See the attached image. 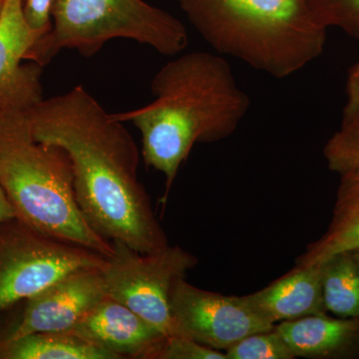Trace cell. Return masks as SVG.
<instances>
[{
	"label": "cell",
	"instance_id": "obj_1",
	"mask_svg": "<svg viewBox=\"0 0 359 359\" xmlns=\"http://www.w3.org/2000/svg\"><path fill=\"white\" fill-rule=\"evenodd\" d=\"M25 117L35 141L69 155L78 204L97 233L142 254L169 245L138 179L133 137L86 89L42 98Z\"/></svg>",
	"mask_w": 359,
	"mask_h": 359
},
{
	"label": "cell",
	"instance_id": "obj_2",
	"mask_svg": "<svg viewBox=\"0 0 359 359\" xmlns=\"http://www.w3.org/2000/svg\"><path fill=\"white\" fill-rule=\"evenodd\" d=\"M151 92L153 102L111 116L139 130L144 162L164 174L167 195L194 145L230 137L249 112L250 99L228 61L205 51L170 60L156 73Z\"/></svg>",
	"mask_w": 359,
	"mask_h": 359
},
{
	"label": "cell",
	"instance_id": "obj_3",
	"mask_svg": "<svg viewBox=\"0 0 359 359\" xmlns=\"http://www.w3.org/2000/svg\"><path fill=\"white\" fill-rule=\"evenodd\" d=\"M25 110L0 106V183L15 218L108 259L114 245L92 228L78 204L69 155L33 139Z\"/></svg>",
	"mask_w": 359,
	"mask_h": 359
},
{
	"label": "cell",
	"instance_id": "obj_4",
	"mask_svg": "<svg viewBox=\"0 0 359 359\" xmlns=\"http://www.w3.org/2000/svg\"><path fill=\"white\" fill-rule=\"evenodd\" d=\"M208 44L255 70L283 79L325 50L327 28L304 0H178Z\"/></svg>",
	"mask_w": 359,
	"mask_h": 359
},
{
	"label": "cell",
	"instance_id": "obj_5",
	"mask_svg": "<svg viewBox=\"0 0 359 359\" xmlns=\"http://www.w3.org/2000/svg\"><path fill=\"white\" fill-rule=\"evenodd\" d=\"M52 18L51 29L25 57L42 67L63 49L90 58L115 39L135 40L167 56L189 44L181 21L144 0H54Z\"/></svg>",
	"mask_w": 359,
	"mask_h": 359
},
{
	"label": "cell",
	"instance_id": "obj_6",
	"mask_svg": "<svg viewBox=\"0 0 359 359\" xmlns=\"http://www.w3.org/2000/svg\"><path fill=\"white\" fill-rule=\"evenodd\" d=\"M106 257L33 230L20 219L0 223V313L27 301L80 269H102Z\"/></svg>",
	"mask_w": 359,
	"mask_h": 359
},
{
	"label": "cell",
	"instance_id": "obj_7",
	"mask_svg": "<svg viewBox=\"0 0 359 359\" xmlns=\"http://www.w3.org/2000/svg\"><path fill=\"white\" fill-rule=\"evenodd\" d=\"M114 252L106 259L102 273L108 295L167 337L176 334L171 311L175 283L185 278L198 259L178 245L142 254L120 242L113 243Z\"/></svg>",
	"mask_w": 359,
	"mask_h": 359
},
{
	"label": "cell",
	"instance_id": "obj_8",
	"mask_svg": "<svg viewBox=\"0 0 359 359\" xmlns=\"http://www.w3.org/2000/svg\"><path fill=\"white\" fill-rule=\"evenodd\" d=\"M171 311L177 335L219 351L276 327L257 313L248 295L209 292L186 282L185 278L172 290Z\"/></svg>",
	"mask_w": 359,
	"mask_h": 359
},
{
	"label": "cell",
	"instance_id": "obj_9",
	"mask_svg": "<svg viewBox=\"0 0 359 359\" xmlns=\"http://www.w3.org/2000/svg\"><path fill=\"white\" fill-rule=\"evenodd\" d=\"M102 269H77L30 297L20 320L0 337V342L36 332H70L108 297Z\"/></svg>",
	"mask_w": 359,
	"mask_h": 359
},
{
	"label": "cell",
	"instance_id": "obj_10",
	"mask_svg": "<svg viewBox=\"0 0 359 359\" xmlns=\"http://www.w3.org/2000/svg\"><path fill=\"white\" fill-rule=\"evenodd\" d=\"M23 4V0H4L0 18V106L26 109L43 98L42 66L21 61L42 35L28 26Z\"/></svg>",
	"mask_w": 359,
	"mask_h": 359
},
{
	"label": "cell",
	"instance_id": "obj_11",
	"mask_svg": "<svg viewBox=\"0 0 359 359\" xmlns=\"http://www.w3.org/2000/svg\"><path fill=\"white\" fill-rule=\"evenodd\" d=\"M119 359H154L167 335L125 304L106 297L71 330Z\"/></svg>",
	"mask_w": 359,
	"mask_h": 359
},
{
	"label": "cell",
	"instance_id": "obj_12",
	"mask_svg": "<svg viewBox=\"0 0 359 359\" xmlns=\"http://www.w3.org/2000/svg\"><path fill=\"white\" fill-rule=\"evenodd\" d=\"M255 309L273 325L327 313L323 299V266H299L268 287L248 295Z\"/></svg>",
	"mask_w": 359,
	"mask_h": 359
},
{
	"label": "cell",
	"instance_id": "obj_13",
	"mask_svg": "<svg viewBox=\"0 0 359 359\" xmlns=\"http://www.w3.org/2000/svg\"><path fill=\"white\" fill-rule=\"evenodd\" d=\"M276 330L295 358H353L359 356V318H334L327 313L283 321Z\"/></svg>",
	"mask_w": 359,
	"mask_h": 359
},
{
	"label": "cell",
	"instance_id": "obj_14",
	"mask_svg": "<svg viewBox=\"0 0 359 359\" xmlns=\"http://www.w3.org/2000/svg\"><path fill=\"white\" fill-rule=\"evenodd\" d=\"M0 359H119L70 332H36L0 342Z\"/></svg>",
	"mask_w": 359,
	"mask_h": 359
},
{
	"label": "cell",
	"instance_id": "obj_15",
	"mask_svg": "<svg viewBox=\"0 0 359 359\" xmlns=\"http://www.w3.org/2000/svg\"><path fill=\"white\" fill-rule=\"evenodd\" d=\"M321 266L327 313L344 318H359V269L351 252L337 255Z\"/></svg>",
	"mask_w": 359,
	"mask_h": 359
},
{
	"label": "cell",
	"instance_id": "obj_16",
	"mask_svg": "<svg viewBox=\"0 0 359 359\" xmlns=\"http://www.w3.org/2000/svg\"><path fill=\"white\" fill-rule=\"evenodd\" d=\"M359 250V212L348 218L332 222L327 233L309 245L297 259L299 266H318L330 257Z\"/></svg>",
	"mask_w": 359,
	"mask_h": 359
},
{
	"label": "cell",
	"instance_id": "obj_17",
	"mask_svg": "<svg viewBox=\"0 0 359 359\" xmlns=\"http://www.w3.org/2000/svg\"><path fill=\"white\" fill-rule=\"evenodd\" d=\"M323 154L328 168L340 176L359 173V122L341 123Z\"/></svg>",
	"mask_w": 359,
	"mask_h": 359
},
{
	"label": "cell",
	"instance_id": "obj_18",
	"mask_svg": "<svg viewBox=\"0 0 359 359\" xmlns=\"http://www.w3.org/2000/svg\"><path fill=\"white\" fill-rule=\"evenodd\" d=\"M313 20L323 27H337L359 39V0H304Z\"/></svg>",
	"mask_w": 359,
	"mask_h": 359
},
{
	"label": "cell",
	"instance_id": "obj_19",
	"mask_svg": "<svg viewBox=\"0 0 359 359\" xmlns=\"http://www.w3.org/2000/svg\"><path fill=\"white\" fill-rule=\"evenodd\" d=\"M226 359H294L289 344L276 328L245 337L224 351Z\"/></svg>",
	"mask_w": 359,
	"mask_h": 359
},
{
	"label": "cell",
	"instance_id": "obj_20",
	"mask_svg": "<svg viewBox=\"0 0 359 359\" xmlns=\"http://www.w3.org/2000/svg\"><path fill=\"white\" fill-rule=\"evenodd\" d=\"M154 359H226L223 351L181 335L167 337Z\"/></svg>",
	"mask_w": 359,
	"mask_h": 359
},
{
	"label": "cell",
	"instance_id": "obj_21",
	"mask_svg": "<svg viewBox=\"0 0 359 359\" xmlns=\"http://www.w3.org/2000/svg\"><path fill=\"white\" fill-rule=\"evenodd\" d=\"M340 177L341 181L337 192L332 222L348 218L359 212V173Z\"/></svg>",
	"mask_w": 359,
	"mask_h": 359
},
{
	"label": "cell",
	"instance_id": "obj_22",
	"mask_svg": "<svg viewBox=\"0 0 359 359\" xmlns=\"http://www.w3.org/2000/svg\"><path fill=\"white\" fill-rule=\"evenodd\" d=\"M54 0H25L23 13L28 26L39 34H46L51 29L52 7Z\"/></svg>",
	"mask_w": 359,
	"mask_h": 359
},
{
	"label": "cell",
	"instance_id": "obj_23",
	"mask_svg": "<svg viewBox=\"0 0 359 359\" xmlns=\"http://www.w3.org/2000/svg\"><path fill=\"white\" fill-rule=\"evenodd\" d=\"M347 100L342 123L359 122V63L349 70L346 83Z\"/></svg>",
	"mask_w": 359,
	"mask_h": 359
},
{
	"label": "cell",
	"instance_id": "obj_24",
	"mask_svg": "<svg viewBox=\"0 0 359 359\" xmlns=\"http://www.w3.org/2000/svg\"><path fill=\"white\" fill-rule=\"evenodd\" d=\"M13 218H15V214L0 183V223Z\"/></svg>",
	"mask_w": 359,
	"mask_h": 359
},
{
	"label": "cell",
	"instance_id": "obj_25",
	"mask_svg": "<svg viewBox=\"0 0 359 359\" xmlns=\"http://www.w3.org/2000/svg\"><path fill=\"white\" fill-rule=\"evenodd\" d=\"M351 255H353L354 261H355L356 264H358L359 269V250H354V252H351Z\"/></svg>",
	"mask_w": 359,
	"mask_h": 359
},
{
	"label": "cell",
	"instance_id": "obj_26",
	"mask_svg": "<svg viewBox=\"0 0 359 359\" xmlns=\"http://www.w3.org/2000/svg\"><path fill=\"white\" fill-rule=\"evenodd\" d=\"M4 0H0V18H1L2 11H4Z\"/></svg>",
	"mask_w": 359,
	"mask_h": 359
}]
</instances>
